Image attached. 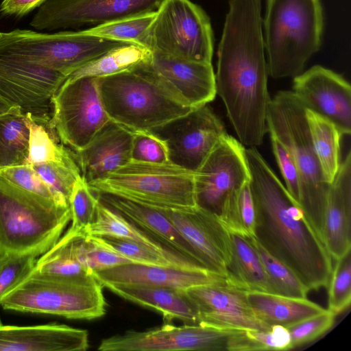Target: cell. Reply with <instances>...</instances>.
<instances>
[{
	"mask_svg": "<svg viewBox=\"0 0 351 351\" xmlns=\"http://www.w3.org/2000/svg\"><path fill=\"white\" fill-rule=\"evenodd\" d=\"M261 5V0H230L215 74L216 93L247 147L263 143L271 100Z\"/></svg>",
	"mask_w": 351,
	"mask_h": 351,
	"instance_id": "6da1fadb",
	"label": "cell"
},
{
	"mask_svg": "<svg viewBox=\"0 0 351 351\" xmlns=\"http://www.w3.org/2000/svg\"><path fill=\"white\" fill-rule=\"evenodd\" d=\"M255 210L254 237L308 289L327 287L332 258L300 205L257 149L245 147Z\"/></svg>",
	"mask_w": 351,
	"mask_h": 351,
	"instance_id": "7a4b0ae2",
	"label": "cell"
},
{
	"mask_svg": "<svg viewBox=\"0 0 351 351\" xmlns=\"http://www.w3.org/2000/svg\"><path fill=\"white\" fill-rule=\"evenodd\" d=\"M98 85L110 120L132 132L152 131L194 109L143 64L98 77Z\"/></svg>",
	"mask_w": 351,
	"mask_h": 351,
	"instance_id": "3957f363",
	"label": "cell"
},
{
	"mask_svg": "<svg viewBox=\"0 0 351 351\" xmlns=\"http://www.w3.org/2000/svg\"><path fill=\"white\" fill-rule=\"evenodd\" d=\"M323 28L321 0H267L263 34L269 75L301 73L320 49Z\"/></svg>",
	"mask_w": 351,
	"mask_h": 351,
	"instance_id": "277c9868",
	"label": "cell"
},
{
	"mask_svg": "<svg viewBox=\"0 0 351 351\" xmlns=\"http://www.w3.org/2000/svg\"><path fill=\"white\" fill-rule=\"evenodd\" d=\"M306 110L291 90L279 91L271 98L266 125L267 131L282 143L296 166L300 182L299 204L321 238L330 184L325 181L315 152Z\"/></svg>",
	"mask_w": 351,
	"mask_h": 351,
	"instance_id": "5b68a950",
	"label": "cell"
},
{
	"mask_svg": "<svg viewBox=\"0 0 351 351\" xmlns=\"http://www.w3.org/2000/svg\"><path fill=\"white\" fill-rule=\"evenodd\" d=\"M69 207L25 191L0 176V252L40 256L71 221Z\"/></svg>",
	"mask_w": 351,
	"mask_h": 351,
	"instance_id": "8992f818",
	"label": "cell"
},
{
	"mask_svg": "<svg viewBox=\"0 0 351 351\" xmlns=\"http://www.w3.org/2000/svg\"><path fill=\"white\" fill-rule=\"evenodd\" d=\"M102 289L92 274L56 277L32 272L0 305L5 310L90 320L106 313Z\"/></svg>",
	"mask_w": 351,
	"mask_h": 351,
	"instance_id": "52a82bcc",
	"label": "cell"
},
{
	"mask_svg": "<svg viewBox=\"0 0 351 351\" xmlns=\"http://www.w3.org/2000/svg\"><path fill=\"white\" fill-rule=\"evenodd\" d=\"M195 173L170 162L130 160L108 175L88 183L92 190L154 207L196 205Z\"/></svg>",
	"mask_w": 351,
	"mask_h": 351,
	"instance_id": "ba28073f",
	"label": "cell"
},
{
	"mask_svg": "<svg viewBox=\"0 0 351 351\" xmlns=\"http://www.w3.org/2000/svg\"><path fill=\"white\" fill-rule=\"evenodd\" d=\"M125 44L128 43L104 39L82 31L43 34L15 29L3 32L0 55L19 58L68 77L86 63Z\"/></svg>",
	"mask_w": 351,
	"mask_h": 351,
	"instance_id": "9c48e42d",
	"label": "cell"
},
{
	"mask_svg": "<svg viewBox=\"0 0 351 351\" xmlns=\"http://www.w3.org/2000/svg\"><path fill=\"white\" fill-rule=\"evenodd\" d=\"M144 47L175 58L211 64L210 19L190 0H162L146 32Z\"/></svg>",
	"mask_w": 351,
	"mask_h": 351,
	"instance_id": "30bf717a",
	"label": "cell"
},
{
	"mask_svg": "<svg viewBox=\"0 0 351 351\" xmlns=\"http://www.w3.org/2000/svg\"><path fill=\"white\" fill-rule=\"evenodd\" d=\"M243 330L220 329L199 324L176 326L165 323L148 330H128L104 339L100 351H252Z\"/></svg>",
	"mask_w": 351,
	"mask_h": 351,
	"instance_id": "8fae6325",
	"label": "cell"
},
{
	"mask_svg": "<svg viewBox=\"0 0 351 351\" xmlns=\"http://www.w3.org/2000/svg\"><path fill=\"white\" fill-rule=\"evenodd\" d=\"M49 127L74 152L83 149L110 121L99 90L98 77L66 79L53 95Z\"/></svg>",
	"mask_w": 351,
	"mask_h": 351,
	"instance_id": "7c38bea8",
	"label": "cell"
},
{
	"mask_svg": "<svg viewBox=\"0 0 351 351\" xmlns=\"http://www.w3.org/2000/svg\"><path fill=\"white\" fill-rule=\"evenodd\" d=\"M67 76L25 60L0 55V96L49 124L51 99Z\"/></svg>",
	"mask_w": 351,
	"mask_h": 351,
	"instance_id": "4fadbf2b",
	"label": "cell"
},
{
	"mask_svg": "<svg viewBox=\"0 0 351 351\" xmlns=\"http://www.w3.org/2000/svg\"><path fill=\"white\" fill-rule=\"evenodd\" d=\"M151 132L165 141L170 162L193 172L228 134L222 122L206 105Z\"/></svg>",
	"mask_w": 351,
	"mask_h": 351,
	"instance_id": "5bb4252c",
	"label": "cell"
},
{
	"mask_svg": "<svg viewBox=\"0 0 351 351\" xmlns=\"http://www.w3.org/2000/svg\"><path fill=\"white\" fill-rule=\"evenodd\" d=\"M249 181L245 147L227 134L195 173L196 204L219 215L226 200Z\"/></svg>",
	"mask_w": 351,
	"mask_h": 351,
	"instance_id": "9a60e30c",
	"label": "cell"
},
{
	"mask_svg": "<svg viewBox=\"0 0 351 351\" xmlns=\"http://www.w3.org/2000/svg\"><path fill=\"white\" fill-rule=\"evenodd\" d=\"M162 0H48L30 22L38 30L99 25L157 10Z\"/></svg>",
	"mask_w": 351,
	"mask_h": 351,
	"instance_id": "2e32d148",
	"label": "cell"
},
{
	"mask_svg": "<svg viewBox=\"0 0 351 351\" xmlns=\"http://www.w3.org/2000/svg\"><path fill=\"white\" fill-rule=\"evenodd\" d=\"M154 208L168 217L208 270L226 278L231 256V239L217 214L197 204L180 208Z\"/></svg>",
	"mask_w": 351,
	"mask_h": 351,
	"instance_id": "e0dca14e",
	"label": "cell"
},
{
	"mask_svg": "<svg viewBox=\"0 0 351 351\" xmlns=\"http://www.w3.org/2000/svg\"><path fill=\"white\" fill-rule=\"evenodd\" d=\"M306 109L332 121L341 134L351 133V87L340 75L315 65L293 77V90Z\"/></svg>",
	"mask_w": 351,
	"mask_h": 351,
	"instance_id": "ac0fdd59",
	"label": "cell"
},
{
	"mask_svg": "<svg viewBox=\"0 0 351 351\" xmlns=\"http://www.w3.org/2000/svg\"><path fill=\"white\" fill-rule=\"evenodd\" d=\"M195 305L198 324L220 329L265 330L246 298V291L228 283L206 284L185 290Z\"/></svg>",
	"mask_w": 351,
	"mask_h": 351,
	"instance_id": "d6986e66",
	"label": "cell"
},
{
	"mask_svg": "<svg viewBox=\"0 0 351 351\" xmlns=\"http://www.w3.org/2000/svg\"><path fill=\"white\" fill-rule=\"evenodd\" d=\"M143 65L192 108L206 105L217 95L211 64L152 51L149 61Z\"/></svg>",
	"mask_w": 351,
	"mask_h": 351,
	"instance_id": "ffe728a7",
	"label": "cell"
},
{
	"mask_svg": "<svg viewBox=\"0 0 351 351\" xmlns=\"http://www.w3.org/2000/svg\"><path fill=\"white\" fill-rule=\"evenodd\" d=\"M104 287L108 285H145L186 290L206 284H225V276L206 269H183L127 263L93 271Z\"/></svg>",
	"mask_w": 351,
	"mask_h": 351,
	"instance_id": "44dd1931",
	"label": "cell"
},
{
	"mask_svg": "<svg viewBox=\"0 0 351 351\" xmlns=\"http://www.w3.org/2000/svg\"><path fill=\"white\" fill-rule=\"evenodd\" d=\"M321 239L332 258L351 250V152L340 163L330 183L324 213Z\"/></svg>",
	"mask_w": 351,
	"mask_h": 351,
	"instance_id": "7402d4cb",
	"label": "cell"
},
{
	"mask_svg": "<svg viewBox=\"0 0 351 351\" xmlns=\"http://www.w3.org/2000/svg\"><path fill=\"white\" fill-rule=\"evenodd\" d=\"M133 132L110 120L83 149L75 152L87 183L100 179L131 160Z\"/></svg>",
	"mask_w": 351,
	"mask_h": 351,
	"instance_id": "603a6c76",
	"label": "cell"
},
{
	"mask_svg": "<svg viewBox=\"0 0 351 351\" xmlns=\"http://www.w3.org/2000/svg\"><path fill=\"white\" fill-rule=\"evenodd\" d=\"M88 331L64 324L0 326V351H84Z\"/></svg>",
	"mask_w": 351,
	"mask_h": 351,
	"instance_id": "cb8c5ba5",
	"label": "cell"
},
{
	"mask_svg": "<svg viewBox=\"0 0 351 351\" xmlns=\"http://www.w3.org/2000/svg\"><path fill=\"white\" fill-rule=\"evenodd\" d=\"M95 192L101 202L123 215L167 247L204 266L195 250L160 210L113 194Z\"/></svg>",
	"mask_w": 351,
	"mask_h": 351,
	"instance_id": "d4e9b609",
	"label": "cell"
},
{
	"mask_svg": "<svg viewBox=\"0 0 351 351\" xmlns=\"http://www.w3.org/2000/svg\"><path fill=\"white\" fill-rule=\"evenodd\" d=\"M119 296L162 315L166 323L174 319L198 324L196 308L185 290L145 285H108Z\"/></svg>",
	"mask_w": 351,
	"mask_h": 351,
	"instance_id": "484cf974",
	"label": "cell"
},
{
	"mask_svg": "<svg viewBox=\"0 0 351 351\" xmlns=\"http://www.w3.org/2000/svg\"><path fill=\"white\" fill-rule=\"evenodd\" d=\"M230 234L231 256L227 268V283L246 291L275 294L252 237Z\"/></svg>",
	"mask_w": 351,
	"mask_h": 351,
	"instance_id": "4316f807",
	"label": "cell"
},
{
	"mask_svg": "<svg viewBox=\"0 0 351 351\" xmlns=\"http://www.w3.org/2000/svg\"><path fill=\"white\" fill-rule=\"evenodd\" d=\"M246 298L258 318L269 326L287 328L325 310L306 298L252 291H246Z\"/></svg>",
	"mask_w": 351,
	"mask_h": 351,
	"instance_id": "83f0119b",
	"label": "cell"
},
{
	"mask_svg": "<svg viewBox=\"0 0 351 351\" xmlns=\"http://www.w3.org/2000/svg\"><path fill=\"white\" fill-rule=\"evenodd\" d=\"M85 233L90 236H111L132 240L148 245L171 258L191 261L167 247L99 200L95 219L85 230Z\"/></svg>",
	"mask_w": 351,
	"mask_h": 351,
	"instance_id": "f1b7e54d",
	"label": "cell"
},
{
	"mask_svg": "<svg viewBox=\"0 0 351 351\" xmlns=\"http://www.w3.org/2000/svg\"><path fill=\"white\" fill-rule=\"evenodd\" d=\"M306 117L323 176L330 184L341 163L340 141L343 135L332 121L311 110H306Z\"/></svg>",
	"mask_w": 351,
	"mask_h": 351,
	"instance_id": "f546056e",
	"label": "cell"
},
{
	"mask_svg": "<svg viewBox=\"0 0 351 351\" xmlns=\"http://www.w3.org/2000/svg\"><path fill=\"white\" fill-rule=\"evenodd\" d=\"M152 51L134 44H125L105 53L71 73L66 78L104 77L132 70L149 61Z\"/></svg>",
	"mask_w": 351,
	"mask_h": 351,
	"instance_id": "4dcf8cb0",
	"label": "cell"
},
{
	"mask_svg": "<svg viewBox=\"0 0 351 351\" xmlns=\"http://www.w3.org/2000/svg\"><path fill=\"white\" fill-rule=\"evenodd\" d=\"M29 125L22 111L0 116V169L27 164Z\"/></svg>",
	"mask_w": 351,
	"mask_h": 351,
	"instance_id": "1f68e13d",
	"label": "cell"
},
{
	"mask_svg": "<svg viewBox=\"0 0 351 351\" xmlns=\"http://www.w3.org/2000/svg\"><path fill=\"white\" fill-rule=\"evenodd\" d=\"M82 232L69 228L50 249L38 256L32 272L56 277L90 274L79 263L75 254L74 239Z\"/></svg>",
	"mask_w": 351,
	"mask_h": 351,
	"instance_id": "d6a6232c",
	"label": "cell"
},
{
	"mask_svg": "<svg viewBox=\"0 0 351 351\" xmlns=\"http://www.w3.org/2000/svg\"><path fill=\"white\" fill-rule=\"evenodd\" d=\"M93 237L99 243L134 263L152 266L208 270L197 263L186 259L171 258L148 245L137 241L111 236Z\"/></svg>",
	"mask_w": 351,
	"mask_h": 351,
	"instance_id": "836d02e7",
	"label": "cell"
},
{
	"mask_svg": "<svg viewBox=\"0 0 351 351\" xmlns=\"http://www.w3.org/2000/svg\"><path fill=\"white\" fill-rule=\"evenodd\" d=\"M25 114L29 130L27 164L35 165L62 162L75 157L74 153L69 151L64 145L58 144L55 140L57 135L49 124L35 120L30 113Z\"/></svg>",
	"mask_w": 351,
	"mask_h": 351,
	"instance_id": "e575fe53",
	"label": "cell"
},
{
	"mask_svg": "<svg viewBox=\"0 0 351 351\" xmlns=\"http://www.w3.org/2000/svg\"><path fill=\"white\" fill-rule=\"evenodd\" d=\"M218 216L229 232L254 237L255 210L250 181L226 200Z\"/></svg>",
	"mask_w": 351,
	"mask_h": 351,
	"instance_id": "d590c367",
	"label": "cell"
},
{
	"mask_svg": "<svg viewBox=\"0 0 351 351\" xmlns=\"http://www.w3.org/2000/svg\"><path fill=\"white\" fill-rule=\"evenodd\" d=\"M156 11L127 17L82 30L84 33L104 39L144 47L146 32Z\"/></svg>",
	"mask_w": 351,
	"mask_h": 351,
	"instance_id": "8d00e7d4",
	"label": "cell"
},
{
	"mask_svg": "<svg viewBox=\"0 0 351 351\" xmlns=\"http://www.w3.org/2000/svg\"><path fill=\"white\" fill-rule=\"evenodd\" d=\"M32 166L49 188L56 202L62 206L69 207L74 183L81 176L75 157L66 161Z\"/></svg>",
	"mask_w": 351,
	"mask_h": 351,
	"instance_id": "74e56055",
	"label": "cell"
},
{
	"mask_svg": "<svg viewBox=\"0 0 351 351\" xmlns=\"http://www.w3.org/2000/svg\"><path fill=\"white\" fill-rule=\"evenodd\" d=\"M73 246L77 261L90 274L93 271L134 263L84 232L77 234L74 239Z\"/></svg>",
	"mask_w": 351,
	"mask_h": 351,
	"instance_id": "f35d334b",
	"label": "cell"
},
{
	"mask_svg": "<svg viewBox=\"0 0 351 351\" xmlns=\"http://www.w3.org/2000/svg\"><path fill=\"white\" fill-rule=\"evenodd\" d=\"M251 239L262 261L275 294L292 298H306V294L309 291L297 276L287 266L266 251L254 237H252Z\"/></svg>",
	"mask_w": 351,
	"mask_h": 351,
	"instance_id": "ab89813d",
	"label": "cell"
},
{
	"mask_svg": "<svg viewBox=\"0 0 351 351\" xmlns=\"http://www.w3.org/2000/svg\"><path fill=\"white\" fill-rule=\"evenodd\" d=\"M98 203L97 194L81 175L75 182L69 198L71 216L70 228L85 232L95 219Z\"/></svg>",
	"mask_w": 351,
	"mask_h": 351,
	"instance_id": "60d3db41",
	"label": "cell"
},
{
	"mask_svg": "<svg viewBox=\"0 0 351 351\" xmlns=\"http://www.w3.org/2000/svg\"><path fill=\"white\" fill-rule=\"evenodd\" d=\"M38 257L29 253L0 252V304L6 295L31 274Z\"/></svg>",
	"mask_w": 351,
	"mask_h": 351,
	"instance_id": "b9f144b4",
	"label": "cell"
},
{
	"mask_svg": "<svg viewBox=\"0 0 351 351\" xmlns=\"http://www.w3.org/2000/svg\"><path fill=\"white\" fill-rule=\"evenodd\" d=\"M328 308L335 315L351 303V250L335 260L328 285Z\"/></svg>",
	"mask_w": 351,
	"mask_h": 351,
	"instance_id": "7bdbcfd3",
	"label": "cell"
},
{
	"mask_svg": "<svg viewBox=\"0 0 351 351\" xmlns=\"http://www.w3.org/2000/svg\"><path fill=\"white\" fill-rule=\"evenodd\" d=\"M335 315L327 309L287 327L291 349L310 343L329 330L335 323Z\"/></svg>",
	"mask_w": 351,
	"mask_h": 351,
	"instance_id": "ee69618b",
	"label": "cell"
},
{
	"mask_svg": "<svg viewBox=\"0 0 351 351\" xmlns=\"http://www.w3.org/2000/svg\"><path fill=\"white\" fill-rule=\"evenodd\" d=\"M131 160L148 163L169 162L165 141L151 131L133 132Z\"/></svg>",
	"mask_w": 351,
	"mask_h": 351,
	"instance_id": "f6af8a7d",
	"label": "cell"
},
{
	"mask_svg": "<svg viewBox=\"0 0 351 351\" xmlns=\"http://www.w3.org/2000/svg\"><path fill=\"white\" fill-rule=\"evenodd\" d=\"M0 176L25 191L56 202L49 188L31 165L25 164L1 169Z\"/></svg>",
	"mask_w": 351,
	"mask_h": 351,
	"instance_id": "bcb514c9",
	"label": "cell"
},
{
	"mask_svg": "<svg viewBox=\"0 0 351 351\" xmlns=\"http://www.w3.org/2000/svg\"><path fill=\"white\" fill-rule=\"evenodd\" d=\"M274 154L286 184V189L291 197L299 203L300 182L296 166L282 143L270 135Z\"/></svg>",
	"mask_w": 351,
	"mask_h": 351,
	"instance_id": "7dc6e473",
	"label": "cell"
},
{
	"mask_svg": "<svg viewBox=\"0 0 351 351\" xmlns=\"http://www.w3.org/2000/svg\"><path fill=\"white\" fill-rule=\"evenodd\" d=\"M246 332L256 344L258 351L291 349L290 335L284 326H272L268 330H246Z\"/></svg>",
	"mask_w": 351,
	"mask_h": 351,
	"instance_id": "c3c4849f",
	"label": "cell"
},
{
	"mask_svg": "<svg viewBox=\"0 0 351 351\" xmlns=\"http://www.w3.org/2000/svg\"><path fill=\"white\" fill-rule=\"evenodd\" d=\"M47 0H3L0 5V12L4 15L23 16Z\"/></svg>",
	"mask_w": 351,
	"mask_h": 351,
	"instance_id": "681fc988",
	"label": "cell"
},
{
	"mask_svg": "<svg viewBox=\"0 0 351 351\" xmlns=\"http://www.w3.org/2000/svg\"><path fill=\"white\" fill-rule=\"evenodd\" d=\"M19 111H22L19 106L0 96V116Z\"/></svg>",
	"mask_w": 351,
	"mask_h": 351,
	"instance_id": "f907efd6",
	"label": "cell"
},
{
	"mask_svg": "<svg viewBox=\"0 0 351 351\" xmlns=\"http://www.w3.org/2000/svg\"><path fill=\"white\" fill-rule=\"evenodd\" d=\"M3 32H0V38L1 37Z\"/></svg>",
	"mask_w": 351,
	"mask_h": 351,
	"instance_id": "816d5d0a",
	"label": "cell"
},
{
	"mask_svg": "<svg viewBox=\"0 0 351 351\" xmlns=\"http://www.w3.org/2000/svg\"><path fill=\"white\" fill-rule=\"evenodd\" d=\"M1 325H2V324H1V320H0V326H1Z\"/></svg>",
	"mask_w": 351,
	"mask_h": 351,
	"instance_id": "f5cc1de1",
	"label": "cell"
}]
</instances>
